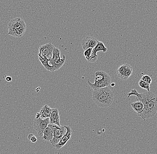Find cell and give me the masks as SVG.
<instances>
[{"label": "cell", "mask_w": 157, "mask_h": 154, "mask_svg": "<svg viewBox=\"0 0 157 154\" xmlns=\"http://www.w3.org/2000/svg\"><path fill=\"white\" fill-rule=\"evenodd\" d=\"M92 98L94 103L99 107H108L112 104L114 93L109 87H104L93 90Z\"/></svg>", "instance_id": "obj_1"}, {"label": "cell", "mask_w": 157, "mask_h": 154, "mask_svg": "<svg viewBox=\"0 0 157 154\" xmlns=\"http://www.w3.org/2000/svg\"><path fill=\"white\" fill-rule=\"evenodd\" d=\"M54 47L55 46L51 43L40 46L38 54L39 58H52L53 50Z\"/></svg>", "instance_id": "obj_9"}, {"label": "cell", "mask_w": 157, "mask_h": 154, "mask_svg": "<svg viewBox=\"0 0 157 154\" xmlns=\"http://www.w3.org/2000/svg\"><path fill=\"white\" fill-rule=\"evenodd\" d=\"M64 126L66 129V132L59 141V143L53 146V147L57 150L60 149L64 146L66 145L72 135V130L71 128L67 126Z\"/></svg>", "instance_id": "obj_12"}, {"label": "cell", "mask_w": 157, "mask_h": 154, "mask_svg": "<svg viewBox=\"0 0 157 154\" xmlns=\"http://www.w3.org/2000/svg\"><path fill=\"white\" fill-rule=\"evenodd\" d=\"M130 106L132 107V109L137 114L141 113L144 109V105L142 102L141 101H137L131 103Z\"/></svg>", "instance_id": "obj_18"}, {"label": "cell", "mask_w": 157, "mask_h": 154, "mask_svg": "<svg viewBox=\"0 0 157 154\" xmlns=\"http://www.w3.org/2000/svg\"><path fill=\"white\" fill-rule=\"evenodd\" d=\"M133 69L131 66L128 64H124L120 66L116 71L118 77L123 80H126L131 76Z\"/></svg>", "instance_id": "obj_6"}, {"label": "cell", "mask_w": 157, "mask_h": 154, "mask_svg": "<svg viewBox=\"0 0 157 154\" xmlns=\"http://www.w3.org/2000/svg\"><path fill=\"white\" fill-rule=\"evenodd\" d=\"M6 80L7 82H11L12 78L10 76H6Z\"/></svg>", "instance_id": "obj_23"}, {"label": "cell", "mask_w": 157, "mask_h": 154, "mask_svg": "<svg viewBox=\"0 0 157 154\" xmlns=\"http://www.w3.org/2000/svg\"><path fill=\"white\" fill-rule=\"evenodd\" d=\"M52 59L59 66V67L61 68L64 64L66 57L64 55H63V57L61 58L60 51L59 49L55 47L53 50Z\"/></svg>", "instance_id": "obj_13"}, {"label": "cell", "mask_w": 157, "mask_h": 154, "mask_svg": "<svg viewBox=\"0 0 157 154\" xmlns=\"http://www.w3.org/2000/svg\"><path fill=\"white\" fill-rule=\"evenodd\" d=\"M141 79L144 82H147L149 84H151L152 79L151 77L148 75H144L141 78Z\"/></svg>", "instance_id": "obj_21"}, {"label": "cell", "mask_w": 157, "mask_h": 154, "mask_svg": "<svg viewBox=\"0 0 157 154\" xmlns=\"http://www.w3.org/2000/svg\"><path fill=\"white\" fill-rule=\"evenodd\" d=\"M52 109L49 106L46 105L44 106L40 111L39 113L40 115V117L42 119L49 118L51 112H52Z\"/></svg>", "instance_id": "obj_17"}, {"label": "cell", "mask_w": 157, "mask_h": 154, "mask_svg": "<svg viewBox=\"0 0 157 154\" xmlns=\"http://www.w3.org/2000/svg\"><path fill=\"white\" fill-rule=\"evenodd\" d=\"M108 49L106 47L102 42L98 41L96 47L93 49L91 57L88 61L91 63H95L98 61V56L97 53L99 51H102L103 53H106Z\"/></svg>", "instance_id": "obj_10"}, {"label": "cell", "mask_w": 157, "mask_h": 154, "mask_svg": "<svg viewBox=\"0 0 157 154\" xmlns=\"http://www.w3.org/2000/svg\"><path fill=\"white\" fill-rule=\"evenodd\" d=\"M98 40L93 37H87L82 40V48L84 51L89 48H94L98 43Z\"/></svg>", "instance_id": "obj_14"}, {"label": "cell", "mask_w": 157, "mask_h": 154, "mask_svg": "<svg viewBox=\"0 0 157 154\" xmlns=\"http://www.w3.org/2000/svg\"><path fill=\"white\" fill-rule=\"evenodd\" d=\"M50 122L51 124H55L60 126V117L59 111L57 108L52 109V112L49 117Z\"/></svg>", "instance_id": "obj_15"}, {"label": "cell", "mask_w": 157, "mask_h": 154, "mask_svg": "<svg viewBox=\"0 0 157 154\" xmlns=\"http://www.w3.org/2000/svg\"><path fill=\"white\" fill-rule=\"evenodd\" d=\"M53 136V124L49 123L43 133V138L45 141L51 142Z\"/></svg>", "instance_id": "obj_16"}, {"label": "cell", "mask_w": 157, "mask_h": 154, "mask_svg": "<svg viewBox=\"0 0 157 154\" xmlns=\"http://www.w3.org/2000/svg\"><path fill=\"white\" fill-rule=\"evenodd\" d=\"M49 123H50L49 118L42 119L41 118H35L34 122V128L40 137L43 136L44 130L47 128Z\"/></svg>", "instance_id": "obj_7"}, {"label": "cell", "mask_w": 157, "mask_h": 154, "mask_svg": "<svg viewBox=\"0 0 157 154\" xmlns=\"http://www.w3.org/2000/svg\"><path fill=\"white\" fill-rule=\"evenodd\" d=\"M66 132V129L64 126H59L53 124V136L50 142L53 146L59 143L63 135Z\"/></svg>", "instance_id": "obj_8"}, {"label": "cell", "mask_w": 157, "mask_h": 154, "mask_svg": "<svg viewBox=\"0 0 157 154\" xmlns=\"http://www.w3.org/2000/svg\"><path fill=\"white\" fill-rule=\"evenodd\" d=\"M111 84V86H112V87H114V86H115V83H112V84Z\"/></svg>", "instance_id": "obj_24"}, {"label": "cell", "mask_w": 157, "mask_h": 154, "mask_svg": "<svg viewBox=\"0 0 157 154\" xmlns=\"http://www.w3.org/2000/svg\"><path fill=\"white\" fill-rule=\"evenodd\" d=\"M39 61L43 66L46 69L51 72H54L56 70H59L60 68L53 60L52 58H39Z\"/></svg>", "instance_id": "obj_11"}, {"label": "cell", "mask_w": 157, "mask_h": 154, "mask_svg": "<svg viewBox=\"0 0 157 154\" xmlns=\"http://www.w3.org/2000/svg\"><path fill=\"white\" fill-rule=\"evenodd\" d=\"M138 85L142 89L147 90V92H150L151 87H150V84L142 81V79L140 80V81L138 82Z\"/></svg>", "instance_id": "obj_19"}, {"label": "cell", "mask_w": 157, "mask_h": 154, "mask_svg": "<svg viewBox=\"0 0 157 154\" xmlns=\"http://www.w3.org/2000/svg\"><path fill=\"white\" fill-rule=\"evenodd\" d=\"M157 112V97L152 93L149 102L143 111L138 115L144 120L154 117Z\"/></svg>", "instance_id": "obj_4"}, {"label": "cell", "mask_w": 157, "mask_h": 154, "mask_svg": "<svg viewBox=\"0 0 157 154\" xmlns=\"http://www.w3.org/2000/svg\"><path fill=\"white\" fill-rule=\"evenodd\" d=\"M111 82L110 76L105 72L98 71L95 73V82L92 83L88 80V83L91 88L94 90L108 87Z\"/></svg>", "instance_id": "obj_3"}, {"label": "cell", "mask_w": 157, "mask_h": 154, "mask_svg": "<svg viewBox=\"0 0 157 154\" xmlns=\"http://www.w3.org/2000/svg\"><path fill=\"white\" fill-rule=\"evenodd\" d=\"M8 34L15 38H20L24 35L26 31V24L23 20L16 17L10 21L8 24Z\"/></svg>", "instance_id": "obj_2"}, {"label": "cell", "mask_w": 157, "mask_h": 154, "mask_svg": "<svg viewBox=\"0 0 157 154\" xmlns=\"http://www.w3.org/2000/svg\"><path fill=\"white\" fill-rule=\"evenodd\" d=\"M152 92H147L144 93H138L136 89H132L131 92L127 94L128 97L129 98L131 96H134L136 97V100L137 101H141L142 102L144 105V108L146 107L148 105L149 102L150 97L152 95Z\"/></svg>", "instance_id": "obj_5"}, {"label": "cell", "mask_w": 157, "mask_h": 154, "mask_svg": "<svg viewBox=\"0 0 157 154\" xmlns=\"http://www.w3.org/2000/svg\"><path fill=\"white\" fill-rule=\"evenodd\" d=\"M28 140H30L32 143H35L37 142V139L36 136H34L33 134H30L28 136Z\"/></svg>", "instance_id": "obj_22"}, {"label": "cell", "mask_w": 157, "mask_h": 154, "mask_svg": "<svg viewBox=\"0 0 157 154\" xmlns=\"http://www.w3.org/2000/svg\"><path fill=\"white\" fill-rule=\"evenodd\" d=\"M92 51H93V48H89L84 51L83 54H84V56L85 57V58L87 59V61L89 60V59L91 57Z\"/></svg>", "instance_id": "obj_20"}]
</instances>
